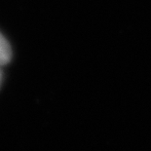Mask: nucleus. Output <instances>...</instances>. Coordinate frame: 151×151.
<instances>
[{"label": "nucleus", "instance_id": "f257e3e1", "mask_svg": "<svg viewBox=\"0 0 151 151\" xmlns=\"http://www.w3.org/2000/svg\"><path fill=\"white\" fill-rule=\"evenodd\" d=\"M12 50L6 38L0 33V65H4L10 62Z\"/></svg>", "mask_w": 151, "mask_h": 151}, {"label": "nucleus", "instance_id": "f03ea898", "mask_svg": "<svg viewBox=\"0 0 151 151\" xmlns=\"http://www.w3.org/2000/svg\"><path fill=\"white\" fill-rule=\"evenodd\" d=\"M0 80H1V72H0Z\"/></svg>", "mask_w": 151, "mask_h": 151}]
</instances>
